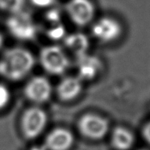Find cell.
Segmentation results:
<instances>
[{
    "label": "cell",
    "mask_w": 150,
    "mask_h": 150,
    "mask_svg": "<svg viewBox=\"0 0 150 150\" xmlns=\"http://www.w3.org/2000/svg\"><path fill=\"white\" fill-rule=\"evenodd\" d=\"M144 137L150 142V123H149V124L144 128Z\"/></svg>",
    "instance_id": "obj_18"
},
{
    "label": "cell",
    "mask_w": 150,
    "mask_h": 150,
    "mask_svg": "<svg viewBox=\"0 0 150 150\" xmlns=\"http://www.w3.org/2000/svg\"><path fill=\"white\" fill-rule=\"evenodd\" d=\"M42 68L52 75H62L69 66V61L65 51L57 45L44 47L40 52Z\"/></svg>",
    "instance_id": "obj_4"
},
{
    "label": "cell",
    "mask_w": 150,
    "mask_h": 150,
    "mask_svg": "<svg viewBox=\"0 0 150 150\" xmlns=\"http://www.w3.org/2000/svg\"><path fill=\"white\" fill-rule=\"evenodd\" d=\"M6 26L16 39L28 41L36 38V26L32 16L28 12L21 11L18 13L11 14L6 20Z\"/></svg>",
    "instance_id": "obj_3"
},
{
    "label": "cell",
    "mask_w": 150,
    "mask_h": 150,
    "mask_svg": "<svg viewBox=\"0 0 150 150\" xmlns=\"http://www.w3.org/2000/svg\"><path fill=\"white\" fill-rule=\"evenodd\" d=\"M65 10L70 20L79 27L89 24L95 16V6L91 0H69Z\"/></svg>",
    "instance_id": "obj_7"
},
{
    "label": "cell",
    "mask_w": 150,
    "mask_h": 150,
    "mask_svg": "<svg viewBox=\"0 0 150 150\" xmlns=\"http://www.w3.org/2000/svg\"><path fill=\"white\" fill-rule=\"evenodd\" d=\"M74 144V136L71 131L57 127L48 133L43 145L47 150H69Z\"/></svg>",
    "instance_id": "obj_9"
},
{
    "label": "cell",
    "mask_w": 150,
    "mask_h": 150,
    "mask_svg": "<svg viewBox=\"0 0 150 150\" xmlns=\"http://www.w3.org/2000/svg\"><path fill=\"white\" fill-rule=\"evenodd\" d=\"M123 28L120 23L111 17H103L92 26L91 33L98 40L110 43L121 36Z\"/></svg>",
    "instance_id": "obj_8"
},
{
    "label": "cell",
    "mask_w": 150,
    "mask_h": 150,
    "mask_svg": "<svg viewBox=\"0 0 150 150\" xmlns=\"http://www.w3.org/2000/svg\"><path fill=\"white\" fill-rule=\"evenodd\" d=\"M64 45L67 49L74 53L77 57L86 54L90 46L89 39L85 34L76 33L64 37Z\"/></svg>",
    "instance_id": "obj_12"
},
{
    "label": "cell",
    "mask_w": 150,
    "mask_h": 150,
    "mask_svg": "<svg viewBox=\"0 0 150 150\" xmlns=\"http://www.w3.org/2000/svg\"><path fill=\"white\" fill-rule=\"evenodd\" d=\"M46 35L51 40H62L65 36V28L61 23H52L46 30Z\"/></svg>",
    "instance_id": "obj_15"
},
{
    "label": "cell",
    "mask_w": 150,
    "mask_h": 150,
    "mask_svg": "<svg viewBox=\"0 0 150 150\" xmlns=\"http://www.w3.org/2000/svg\"><path fill=\"white\" fill-rule=\"evenodd\" d=\"M25 0H0V10L10 14L23 11Z\"/></svg>",
    "instance_id": "obj_14"
},
{
    "label": "cell",
    "mask_w": 150,
    "mask_h": 150,
    "mask_svg": "<svg viewBox=\"0 0 150 150\" xmlns=\"http://www.w3.org/2000/svg\"><path fill=\"white\" fill-rule=\"evenodd\" d=\"M140 150H147V149H140Z\"/></svg>",
    "instance_id": "obj_21"
},
{
    "label": "cell",
    "mask_w": 150,
    "mask_h": 150,
    "mask_svg": "<svg viewBox=\"0 0 150 150\" xmlns=\"http://www.w3.org/2000/svg\"><path fill=\"white\" fill-rule=\"evenodd\" d=\"M23 93L27 99L38 106L50 99L52 94V84L44 76H35L27 82Z\"/></svg>",
    "instance_id": "obj_6"
},
{
    "label": "cell",
    "mask_w": 150,
    "mask_h": 150,
    "mask_svg": "<svg viewBox=\"0 0 150 150\" xmlns=\"http://www.w3.org/2000/svg\"><path fill=\"white\" fill-rule=\"evenodd\" d=\"M35 65L33 53L23 48H11L0 58V75L4 79L17 82L27 77Z\"/></svg>",
    "instance_id": "obj_1"
},
{
    "label": "cell",
    "mask_w": 150,
    "mask_h": 150,
    "mask_svg": "<svg viewBox=\"0 0 150 150\" xmlns=\"http://www.w3.org/2000/svg\"><path fill=\"white\" fill-rule=\"evenodd\" d=\"M31 3L38 7H48L52 6L56 0H30Z\"/></svg>",
    "instance_id": "obj_17"
},
{
    "label": "cell",
    "mask_w": 150,
    "mask_h": 150,
    "mask_svg": "<svg viewBox=\"0 0 150 150\" xmlns=\"http://www.w3.org/2000/svg\"><path fill=\"white\" fill-rule=\"evenodd\" d=\"M49 117L46 111L39 106L27 108L20 119V130L27 140L39 137L46 128Z\"/></svg>",
    "instance_id": "obj_2"
},
{
    "label": "cell",
    "mask_w": 150,
    "mask_h": 150,
    "mask_svg": "<svg viewBox=\"0 0 150 150\" xmlns=\"http://www.w3.org/2000/svg\"><path fill=\"white\" fill-rule=\"evenodd\" d=\"M82 91V81L78 77H65L59 82L56 92L62 101L70 102L81 95Z\"/></svg>",
    "instance_id": "obj_10"
},
{
    "label": "cell",
    "mask_w": 150,
    "mask_h": 150,
    "mask_svg": "<svg viewBox=\"0 0 150 150\" xmlns=\"http://www.w3.org/2000/svg\"><path fill=\"white\" fill-rule=\"evenodd\" d=\"M134 141L133 134L125 127H115L111 133V144L116 150H129L133 146Z\"/></svg>",
    "instance_id": "obj_13"
},
{
    "label": "cell",
    "mask_w": 150,
    "mask_h": 150,
    "mask_svg": "<svg viewBox=\"0 0 150 150\" xmlns=\"http://www.w3.org/2000/svg\"><path fill=\"white\" fill-rule=\"evenodd\" d=\"M110 124L103 116L93 113L83 115L79 120L78 128L85 138L99 140L104 138L109 131Z\"/></svg>",
    "instance_id": "obj_5"
},
{
    "label": "cell",
    "mask_w": 150,
    "mask_h": 150,
    "mask_svg": "<svg viewBox=\"0 0 150 150\" xmlns=\"http://www.w3.org/2000/svg\"><path fill=\"white\" fill-rule=\"evenodd\" d=\"M28 150H47V149H46L44 147V145H42V146H41V145H39V146H37V145H36V146L31 147V148L28 149Z\"/></svg>",
    "instance_id": "obj_19"
},
{
    "label": "cell",
    "mask_w": 150,
    "mask_h": 150,
    "mask_svg": "<svg viewBox=\"0 0 150 150\" xmlns=\"http://www.w3.org/2000/svg\"><path fill=\"white\" fill-rule=\"evenodd\" d=\"M4 36H3V35L0 33V49L2 48V46H3V45H4Z\"/></svg>",
    "instance_id": "obj_20"
},
{
    "label": "cell",
    "mask_w": 150,
    "mask_h": 150,
    "mask_svg": "<svg viewBox=\"0 0 150 150\" xmlns=\"http://www.w3.org/2000/svg\"><path fill=\"white\" fill-rule=\"evenodd\" d=\"M11 98L10 90L7 86L0 83V111H3L9 105Z\"/></svg>",
    "instance_id": "obj_16"
},
{
    "label": "cell",
    "mask_w": 150,
    "mask_h": 150,
    "mask_svg": "<svg viewBox=\"0 0 150 150\" xmlns=\"http://www.w3.org/2000/svg\"><path fill=\"white\" fill-rule=\"evenodd\" d=\"M77 66L79 76L82 81H90L98 75L102 67V64L98 57L93 56L85 55L77 57Z\"/></svg>",
    "instance_id": "obj_11"
}]
</instances>
